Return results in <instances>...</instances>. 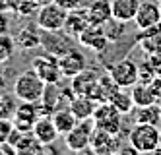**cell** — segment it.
<instances>
[{"label":"cell","mask_w":161,"mask_h":155,"mask_svg":"<svg viewBox=\"0 0 161 155\" xmlns=\"http://www.w3.org/2000/svg\"><path fill=\"white\" fill-rule=\"evenodd\" d=\"M33 2H37L39 6H45V4H51V2H54V0H33Z\"/></svg>","instance_id":"33"},{"label":"cell","mask_w":161,"mask_h":155,"mask_svg":"<svg viewBox=\"0 0 161 155\" xmlns=\"http://www.w3.org/2000/svg\"><path fill=\"white\" fill-rule=\"evenodd\" d=\"M93 130H95L93 118L80 120L70 132L64 134V144H66L68 151H74V153L89 151V144H91V134H93Z\"/></svg>","instance_id":"3"},{"label":"cell","mask_w":161,"mask_h":155,"mask_svg":"<svg viewBox=\"0 0 161 155\" xmlns=\"http://www.w3.org/2000/svg\"><path fill=\"white\" fill-rule=\"evenodd\" d=\"M8 31V16H6V12L0 8V35L6 33Z\"/></svg>","instance_id":"31"},{"label":"cell","mask_w":161,"mask_h":155,"mask_svg":"<svg viewBox=\"0 0 161 155\" xmlns=\"http://www.w3.org/2000/svg\"><path fill=\"white\" fill-rule=\"evenodd\" d=\"M93 122L97 128L101 130H107L111 134H122V113H119L114 107L109 103V101H103V103H97L95 107V113H93Z\"/></svg>","instance_id":"6"},{"label":"cell","mask_w":161,"mask_h":155,"mask_svg":"<svg viewBox=\"0 0 161 155\" xmlns=\"http://www.w3.org/2000/svg\"><path fill=\"white\" fill-rule=\"evenodd\" d=\"M134 23L140 31L159 25L161 23V8H159L157 0H144V2H140V8L136 12Z\"/></svg>","instance_id":"10"},{"label":"cell","mask_w":161,"mask_h":155,"mask_svg":"<svg viewBox=\"0 0 161 155\" xmlns=\"http://www.w3.org/2000/svg\"><path fill=\"white\" fill-rule=\"evenodd\" d=\"M16 101H14V95L10 93H0V118H12L14 111H16Z\"/></svg>","instance_id":"26"},{"label":"cell","mask_w":161,"mask_h":155,"mask_svg":"<svg viewBox=\"0 0 161 155\" xmlns=\"http://www.w3.org/2000/svg\"><path fill=\"white\" fill-rule=\"evenodd\" d=\"M149 87H152L155 99H157V103H159V101H161V76H155L152 81H149Z\"/></svg>","instance_id":"30"},{"label":"cell","mask_w":161,"mask_h":155,"mask_svg":"<svg viewBox=\"0 0 161 155\" xmlns=\"http://www.w3.org/2000/svg\"><path fill=\"white\" fill-rule=\"evenodd\" d=\"M66 16H68V10H64L56 2H51V4L39 6L35 23L43 31H62L66 23Z\"/></svg>","instance_id":"5"},{"label":"cell","mask_w":161,"mask_h":155,"mask_svg":"<svg viewBox=\"0 0 161 155\" xmlns=\"http://www.w3.org/2000/svg\"><path fill=\"white\" fill-rule=\"evenodd\" d=\"M91 25L89 23V16H87V10L86 6L84 8H78V10H72L68 12L66 16V23H64V33L68 35V37H80L82 35V31H86L87 27Z\"/></svg>","instance_id":"15"},{"label":"cell","mask_w":161,"mask_h":155,"mask_svg":"<svg viewBox=\"0 0 161 155\" xmlns=\"http://www.w3.org/2000/svg\"><path fill=\"white\" fill-rule=\"evenodd\" d=\"M142 0H111V10H113V18L120 19L124 23L134 21L136 12L140 8Z\"/></svg>","instance_id":"18"},{"label":"cell","mask_w":161,"mask_h":155,"mask_svg":"<svg viewBox=\"0 0 161 155\" xmlns=\"http://www.w3.org/2000/svg\"><path fill=\"white\" fill-rule=\"evenodd\" d=\"M14 132V122L12 118H0V144H6Z\"/></svg>","instance_id":"27"},{"label":"cell","mask_w":161,"mask_h":155,"mask_svg":"<svg viewBox=\"0 0 161 155\" xmlns=\"http://www.w3.org/2000/svg\"><path fill=\"white\" fill-rule=\"evenodd\" d=\"M155 153H161V128H159V147H157Z\"/></svg>","instance_id":"34"},{"label":"cell","mask_w":161,"mask_h":155,"mask_svg":"<svg viewBox=\"0 0 161 155\" xmlns=\"http://www.w3.org/2000/svg\"><path fill=\"white\" fill-rule=\"evenodd\" d=\"M58 62H60L62 76L64 78H70V80L76 74H80L82 70L87 68V58L84 56L82 51H78V49H70L68 53H64L62 56H58Z\"/></svg>","instance_id":"13"},{"label":"cell","mask_w":161,"mask_h":155,"mask_svg":"<svg viewBox=\"0 0 161 155\" xmlns=\"http://www.w3.org/2000/svg\"><path fill=\"white\" fill-rule=\"evenodd\" d=\"M138 68H140V81L144 83H149L157 74H155V70L152 66V62H144V64H138Z\"/></svg>","instance_id":"28"},{"label":"cell","mask_w":161,"mask_h":155,"mask_svg":"<svg viewBox=\"0 0 161 155\" xmlns=\"http://www.w3.org/2000/svg\"><path fill=\"white\" fill-rule=\"evenodd\" d=\"M86 10H87L91 25H103L105 21H109L113 18L111 0H93V2H87Z\"/></svg>","instance_id":"17"},{"label":"cell","mask_w":161,"mask_h":155,"mask_svg":"<svg viewBox=\"0 0 161 155\" xmlns=\"http://www.w3.org/2000/svg\"><path fill=\"white\" fill-rule=\"evenodd\" d=\"M45 87H47V83H45L33 70H25V72H21L16 81H14V97L18 101H33V103H39L43 93H45Z\"/></svg>","instance_id":"1"},{"label":"cell","mask_w":161,"mask_h":155,"mask_svg":"<svg viewBox=\"0 0 161 155\" xmlns=\"http://www.w3.org/2000/svg\"><path fill=\"white\" fill-rule=\"evenodd\" d=\"M130 93H132V99H134V105H136V107H146V105L157 103V99H155L152 87H149V83L138 81L136 86L130 87Z\"/></svg>","instance_id":"23"},{"label":"cell","mask_w":161,"mask_h":155,"mask_svg":"<svg viewBox=\"0 0 161 155\" xmlns=\"http://www.w3.org/2000/svg\"><path fill=\"white\" fill-rule=\"evenodd\" d=\"M68 107H70V111L78 116V120H86V118H93L97 101H93L91 97H87V95H74Z\"/></svg>","instance_id":"19"},{"label":"cell","mask_w":161,"mask_h":155,"mask_svg":"<svg viewBox=\"0 0 161 155\" xmlns=\"http://www.w3.org/2000/svg\"><path fill=\"white\" fill-rule=\"evenodd\" d=\"M14 51H16V39L10 37L8 33H2L0 35V66L14 56Z\"/></svg>","instance_id":"25"},{"label":"cell","mask_w":161,"mask_h":155,"mask_svg":"<svg viewBox=\"0 0 161 155\" xmlns=\"http://www.w3.org/2000/svg\"><path fill=\"white\" fill-rule=\"evenodd\" d=\"M78 43L86 47V49L89 51H93L97 54L101 53H105L109 49V45L111 41L107 39V35H105V29H103V25H89L86 31H82V35L78 37Z\"/></svg>","instance_id":"11"},{"label":"cell","mask_w":161,"mask_h":155,"mask_svg":"<svg viewBox=\"0 0 161 155\" xmlns=\"http://www.w3.org/2000/svg\"><path fill=\"white\" fill-rule=\"evenodd\" d=\"M109 74L111 78L117 81V86L130 89L132 86H136L140 81V68L132 58H122V60L114 62L109 66Z\"/></svg>","instance_id":"7"},{"label":"cell","mask_w":161,"mask_h":155,"mask_svg":"<svg viewBox=\"0 0 161 155\" xmlns=\"http://www.w3.org/2000/svg\"><path fill=\"white\" fill-rule=\"evenodd\" d=\"M58 6H62L64 10H68V12H72V10H78V8H84L87 2L86 0H54Z\"/></svg>","instance_id":"29"},{"label":"cell","mask_w":161,"mask_h":155,"mask_svg":"<svg viewBox=\"0 0 161 155\" xmlns=\"http://www.w3.org/2000/svg\"><path fill=\"white\" fill-rule=\"evenodd\" d=\"M86 2H93V0H86Z\"/></svg>","instance_id":"35"},{"label":"cell","mask_w":161,"mask_h":155,"mask_svg":"<svg viewBox=\"0 0 161 155\" xmlns=\"http://www.w3.org/2000/svg\"><path fill=\"white\" fill-rule=\"evenodd\" d=\"M157 2H161V0H157Z\"/></svg>","instance_id":"38"},{"label":"cell","mask_w":161,"mask_h":155,"mask_svg":"<svg viewBox=\"0 0 161 155\" xmlns=\"http://www.w3.org/2000/svg\"><path fill=\"white\" fill-rule=\"evenodd\" d=\"M103 29H105V35H107V39L111 43H117L122 35H124V21L111 18L109 21L103 23Z\"/></svg>","instance_id":"24"},{"label":"cell","mask_w":161,"mask_h":155,"mask_svg":"<svg viewBox=\"0 0 161 155\" xmlns=\"http://www.w3.org/2000/svg\"><path fill=\"white\" fill-rule=\"evenodd\" d=\"M6 91V78L4 74H0V93H4Z\"/></svg>","instance_id":"32"},{"label":"cell","mask_w":161,"mask_h":155,"mask_svg":"<svg viewBox=\"0 0 161 155\" xmlns=\"http://www.w3.org/2000/svg\"><path fill=\"white\" fill-rule=\"evenodd\" d=\"M159 8H161V2H159Z\"/></svg>","instance_id":"36"},{"label":"cell","mask_w":161,"mask_h":155,"mask_svg":"<svg viewBox=\"0 0 161 155\" xmlns=\"http://www.w3.org/2000/svg\"><path fill=\"white\" fill-rule=\"evenodd\" d=\"M128 144L138 153H155L159 147V126L136 122L128 132Z\"/></svg>","instance_id":"2"},{"label":"cell","mask_w":161,"mask_h":155,"mask_svg":"<svg viewBox=\"0 0 161 155\" xmlns=\"http://www.w3.org/2000/svg\"><path fill=\"white\" fill-rule=\"evenodd\" d=\"M122 147L120 144V136L119 134H111L107 130H101L95 126L93 134H91V144L89 151L97 153V155H111V153H119Z\"/></svg>","instance_id":"9"},{"label":"cell","mask_w":161,"mask_h":155,"mask_svg":"<svg viewBox=\"0 0 161 155\" xmlns=\"http://www.w3.org/2000/svg\"><path fill=\"white\" fill-rule=\"evenodd\" d=\"M41 37H43V31L41 27L37 25H24L18 35H16V45L19 47V49H25V51H31V49H37V47H41Z\"/></svg>","instance_id":"16"},{"label":"cell","mask_w":161,"mask_h":155,"mask_svg":"<svg viewBox=\"0 0 161 155\" xmlns=\"http://www.w3.org/2000/svg\"><path fill=\"white\" fill-rule=\"evenodd\" d=\"M31 70L35 72L45 83H60L62 81V70L58 56H54L51 53H43L31 58Z\"/></svg>","instance_id":"4"},{"label":"cell","mask_w":161,"mask_h":155,"mask_svg":"<svg viewBox=\"0 0 161 155\" xmlns=\"http://www.w3.org/2000/svg\"><path fill=\"white\" fill-rule=\"evenodd\" d=\"M159 107H161V101H159Z\"/></svg>","instance_id":"37"},{"label":"cell","mask_w":161,"mask_h":155,"mask_svg":"<svg viewBox=\"0 0 161 155\" xmlns=\"http://www.w3.org/2000/svg\"><path fill=\"white\" fill-rule=\"evenodd\" d=\"M33 134H35V138L41 141L43 146H53L56 138L60 136V132L56 130L54 122H53V116L51 114H41L37 118V122L33 124Z\"/></svg>","instance_id":"14"},{"label":"cell","mask_w":161,"mask_h":155,"mask_svg":"<svg viewBox=\"0 0 161 155\" xmlns=\"http://www.w3.org/2000/svg\"><path fill=\"white\" fill-rule=\"evenodd\" d=\"M39 116H41V105L33 103V101H19L16 105V111L12 116L14 128L21 130V132H31L33 124L37 122Z\"/></svg>","instance_id":"8"},{"label":"cell","mask_w":161,"mask_h":155,"mask_svg":"<svg viewBox=\"0 0 161 155\" xmlns=\"http://www.w3.org/2000/svg\"><path fill=\"white\" fill-rule=\"evenodd\" d=\"M99 80H101V74L95 68H86L72 78L70 87L76 95H87V97H91V93L99 86Z\"/></svg>","instance_id":"12"},{"label":"cell","mask_w":161,"mask_h":155,"mask_svg":"<svg viewBox=\"0 0 161 155\" xmlns=\"http://www.w3.org/2000/svg\"><path fill=\"white\" fill-rule=\"evenodd\" d=\"M134 122L138 124H161V107L159 103H152L146 107H136Z\"/></svg>","instance_id":"21"},{"label":"cell","mask_w":161,"mask_h":155,"mask_svg":"<svg viewBox=\"0 0 161 155\" xmlns=\"http://www.w3.org/2000/svg\"><path fill=\"white\" fill-rule=\"evenodd\" d=\"M51 116H53V122H54L56 130H58L60 134H68L80 122L78 116L70 111V107H60V109H56Z\"/></svg>","instance_id":"20"},{"label":"cell","mask_w":161,"mask_h":155,"mask_svg":"<svg viewBox=\"0 0 161 155\" xmlns=\"http://www.w3.org/2000/svg\"><path fill=\"white\" fill-rule=\"evenodd\" d=\"M109 103H111L119 113H122V114H128V113H132V111L136 109L134 99H132V93L126 91V87H119L117 91L111 95Z\"/></svg>","instance_id":"22"}]
</instances>
